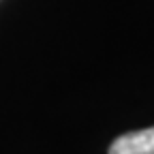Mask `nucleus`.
Instances as JSON below:
<instances>
[{
  "label": "nucleus",
  "mask_w": 154,
  "mask_h": 154,
  "mask_svg": "<svg viewBox=\"0 0 154 154\" xmlns=\"http://www.w3.org/2000/svg\"><path fill=\"white\" fill-rule=\"evenodd\" d=\"M109 154H154V126L116 137L109 146Z\"/></svg>",
  "instance_id": "obj_1"
}]
</instances>
